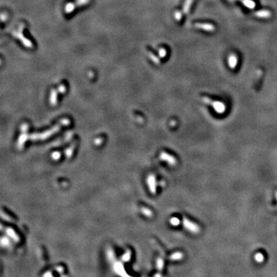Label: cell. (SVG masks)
Instances as JSON below:
<instances>
[{
	"label": "cell",
	"mask_w": 277,
	"mask_h": 277,
	"mask_svg": "<svg viewBox=\"0 0 277 277\" xmlns=\"http://www.w3.org/2000/svg\"><path fill=\"white\" fill-rule=\"evenodd\" d=\"M162 158H163V159H165L166 161H168L169 163H170V164H172V165H174V164H176V159H175L174 157H173V156L168 155L167 153H163Z\"/></svg>",
	"instance_id": "obj_3"
},
{
	"label": "cell",
	"mask_w": 277,
	"mask_h": 277,
	"mask_svg": "<svg viewBox=\"0 0 277 277\" xmlns=\"http://www.w3.org/2000/svg\"><path fill=\"white\" fill-rule=\"evenodd\" d=\"M255 260H256V262H262V261L264 260V256H263V255L262 254V253H257V254H256V256H255Z\"/></svg>",
	"instance_id": "obj_4"
},
{
	"label": "cell",
	"mask_w": 277,
	"mask_h": 277,
	"mask_svg": "<svg viewBox=\"0 0 277 277\" xmlns=\"http://www.w3.org/2000/svg\"><path fill=\"white\" fill-rule=\"evenodd\" d=\"M183 226L187 230H189V232H191L193 233H198L200 231V228L197 224L189 220L186 218L183 219Z\"/></svg>",
	"instance_id": "obj_2"
},
{
	"label": "cell",
	"mask_w": 277,
	"mask_h": 277,
	"mask_svg": "<svg viewBox=\"0 0 277 277\" xmlns=\"http://www.w3.org/2000/svg\"><path fill=\"white\" fill-rule=\"evenodd\" d=\"M276 199H277V192H276Z\"/></svg>",
	"instance_id": "obj_6"
},
{
	"label": "cell",
	"mask_w": 277,
	"mask_h": 277,
	"mask_svg": "<svg viewBox=\"0 0 277 277\" xmlns=\"http://www.w3.org/2000/svg\"><path fill=\"white\" fill-rule=\"evenodd\" d=\"M204 102H206V103H210L212 105V106L213 107V109H215V111L219 113V114H222L225 111H226V106L223 103V102H212L210 101L209 99L207 98H204L203 99Z\"/></svg>",
	"instance_id": "obj_1"
},
{
	"label": "cell",
	"mask_w": 277,
	"mask_h": 277,
	"mask_svg": "<svg viewBox=\"0 0 277 277\" xmlns=\"http://www.w3.org/2000/svg\"><path fill=\"white\" fill-rule=\"evenodd\" d=\"M171 223L173 224V225H175V226H176V225H178L179 223V220L177 218H173V219H171Z\"/></svg>",
	"instance_id": "obj_5"
}]
</instances>
